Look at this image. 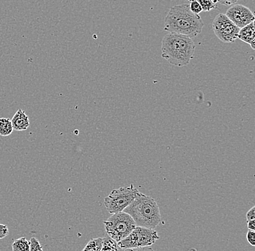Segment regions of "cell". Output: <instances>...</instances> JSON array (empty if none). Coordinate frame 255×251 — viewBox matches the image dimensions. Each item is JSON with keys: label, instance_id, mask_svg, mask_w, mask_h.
Returning a JSON list of instances; mask_svg holds the SVG:
<instances>
[{"label": "cell", "instance_id": "1", "mask_svg": "<svg viewBox=\"0 0 255 251\" xmlns=\"http://www.w3.org/2000/svg\"><path fill=\"white\" fill-rule=\"evenodd\" d=\"M204 23L200 16L189 9V4H178L170 8L165 18L164 30L188 37H195L202 31Z\"/></svg>", "mask_w": 255, "mask_h": 251}, {"label": "cell", "instance_id": "2", "mask_svg": "<svg viewBox=\"0 0 255 251\" xmlns=\"http://www.w3.org/2000/svg\"><path fill=\"white\" fill-rule=\"evenodd\" d=\"M162 57L169 63L177 67H183L190 63L195 52V44L192 39L178 34L168 33L162 40Z\"/></svg>", "mask_w": 255, "mask_h": 251}, {"label": "cell", "instance_id": "3", "mask_svg": "<svg viewBox=\"0 0 255 251\" xmlns=\"http://www.w3.org/2000/svg\"><path fill=\"white\" fill-rule=\"evenodd\" d=\"M124 212L132 217L136 227L155 229L161 222L160 212L155 200L140 192Z\"/></svg>", "mask_w": 255, "mask_h": 251}, {"label": "cell", "instance_id": "4", "mask_svg": "<svg viewBox=\"0 0 255 251\" xmlns=\"http://www.w3.org/2000/svg\"><path fill=\"white\" fill-rule=\"evenodd\" d=\"M104 225L107 235L117 243L127 238L136 227L132 217L124 212L113 214L104 221Z\"/></svg>", "mask_w": 255, "mask_h": 251}, {"label": "cell", "instance_id": "5", "mask_svg": "<svg viewBox=\"0 0 255 251\" xmlns=\"http://www.w3.org/2000/svg\"><path fill=\"white\" fill-rule=\"evenodd\" d=\"M139 191L133 185L116 189L105 198L104 204L108 212L111 214L122 212L134 201Z\"/></svg>", "mask_w": 255, "mask_h": 251}, {"label": "cell", "instance_id": "6", "mask_svg": "<svg viewBox=\"0 0 255 251\" xmlns=\"http://www.w3.org/2000/svg\"><path fill=\"white\" fill-rule=\"evenodd\" d=\"M159 237L154 229L135 227L134 230L122 241L118 243L122 249H140L152 246Z\"/></svg>", "mask_w": 255, "mask_h": 251}, {"label": "cell", "instance_id": "7", "mask_svg": "<svg viewBox=\"0 0 255 251\" xmlns=\"http://www.w3.org/2000/svg\"><path fill=\"white\" fill-rule=\"evenodd\" d=\"M213 29L217 37L224 43H232L238 39L240 28L229 20L226 14L219 13L213 23Z\"/></svg>", "mask_w": 255, "mask_h": 251}, {"label": "cell", "instance_id": "8", "mask_svg": "<svg viewBox=\"0 0 255 251\" xmlns=\"http://www.w3.org/2000/svg\"><path fill=\"white\" fill-rule=\"evenodd\" d=\"M226 15L239 28L255 21L254 13L250 8L242 4H235L226 12Z\"/></svg>", "mask_w": 255, "mask_h": 251}, {"label": "cell", "instance_id": "9", "mask_svg": "<svg viewBox=\"0 0 255 251\" xmlns=\"http://www.w3.org/2000/svg\"><path fill=\"white\" fill-rule=\"evenodd\" d=\"M13 130L17 132L27 130L30 126L29 118L22 109H18L11 119Z\"/></svg>", "mask_w": 255, "mask_h": 251}, {"label": "cell", "instance_id": "10", "mask_svg": "<svg viewBox=\"0 0 255 251\" xmlns=\"http://www.w3.org/2000/svg\"><path fill=\"white\" fill-rule=\"evenodd\" d=\"M255 21L248 24L246 26L240 28L239 32L238 39L242 40L244 42L250 44L253 49H255Z\"/></svg>", "mask_w": 255, "mask_h": 251}, {"label": "cell", "instance_id": "11", "mask_svg": "<svg viewBox=\"0 0 255 251\" xmlns=\"http://www.w3.org/2000/svg\"><path fill=\"white\" fill-rule=\"evenodd\" d=\"M119 244L109 236H107L103 238V246L100 251H124Z\"/></svg>", "mask_w": 255, "mask_h": 251}, {"label": "cell", "instance_id": "12", "mask_svg": "<svg viewBox=\"0 0 255 251\" xmlns=\"http://www.w3.org/2000/svg\"><path fill=\"white\" fill-rule=\"evenodd\" d=\"M13 132L11 119L8 118H0V135L7 137Z\"/></svg>", "mask_w": 255, "mask_h": 251}, {"label": "cell", "instance_id": "13", "mask_svg": "<svg viewBox=\"0 0 255 251\" xmlns=\"http://www.w3.org/2000/svg\"><path fill=\"white\" fill-rule=\"evenodd\" d=\"M12 248L13 251H30V242L23 237L15 240Z\"/></svg>", "mask_w": 255, "mask_h": 251}, {"label": "cell", "instance_id": "14", "mask_svg": "<svg viewBox=\"0 0 255 251\" xmlns=\"http://www.w3.org/2000/svg\"><path fill=\"white\" fill-rule=\"evenodd\" d=\"M102 246H103V238H95L88 243L82 251H100Z\"/></svg>", "mask_w": 255, "mask_h": 251}, {"label": "cell", "instance_id": "15", "mask_svg": "<svg viewBox=\"0 0 255 251\" xmlns=\"http://www.w3.org/2000/svg\"><path fill=\"white\" fill-rule=\"evenodd\" d=\"M201 7H202V11L204 12H209L212 9H217V0H197Z\"/></svg>", "mask_w": 255, "mask_h": 251}, {"label": "cell", "instance_id": "16", "mask_svg": "<svg viewBox=\"0 0 255 251\" xmlns=\"http://www.w3.org/2000/svg\"><path fill=\"white\" fill-rule=\"evenodd\" d=\"M189 5L191 12L195 15H199V13L202 12V7L197 0H192L190 1V4Z\"/></svg>", "mask_w": 255, "mask_h": 251}, {"label": "cell", "instance_id": "17", "mask_svg": "<svg viewBox=\"0 0 255 251\" xmlns=\"http://www.w3.org/2000/svg\"><path fill=\"white\" fill-rule=\"evenodd\" d=\"M29 242L30 251H43L42 247L36 238H32Z\"/></svg>", "mask_w": 255, "mask_h": 251}, {"label": "cell", "instance_id": "18", "mask_svg": "<svg viewBox=\"0 0 255 251\" xmlns=\"http://www.w3.org/2000/svg\"><path fill=\"white\" fill-rule=\"evenodd\" d=\"M247 239L249 244L252 246H255V231L249 230L247 234Z\"/></svg>", "mask_w": 255, "mask_h": 251}, {"label": "cell", "instance_id": "19", "mask_svg": "<svg viewBox=\"0 0 255 251\" xmlns=\"http://www.w3.org/2000/svg\"><path fill=\"white\" fill-rule=\"evenodd\" d=\"M8 233H9V229H8L7 226L0 224V240L6 238Z\"/></svg>", "mask_w": 255, "mask_h": 251}, {"label": "cell", "instance_id": "20", "mask_svg": "<svg viewBox=\"0 0 255 251\" xmlns=\"http://www.w3.org/2000/svg\"><path fill=\"white\" fill-rule=\"evenodd\" d=\"M239 0H217L218 2L224 6L233 5V4H235Z\"/></svg>", "mask_w": 255, "mask_h": 251}, {"label": "cell", "instance_id": "21", "mask_svg": "<svg viewBox=\"0 0 255 251\" xmlns=\"http://www.w3.org/2000/svg\"><path fill=\"white\" fill-rule=\"evenodd\" d=\"M255 220V207L252 208L247 214V221Z\"/></svg>", "mask_w": 255, "mask_h": 251}, {"label": "cell", "instance_id": "22", "mask_svg": "<svg viewBox=\"0 0 255 251\" xmlns=\"http://www.w3.org/2000/svg\"><path fill=\"white\" fill-rule=\"evenodd\" d=\"M247 228L249 230H252V231H255V220L249 221L247 222Z\"/></svg>", "mask_w": 255, "mask_h": 251}, {"label": "cell", "instance_id": "23", "mask_svg": "<svg viewBox=\"0 0 255 251\" xmlns=\"http://www.w3.org/2000/svg\"><path fill=\"white\" fill-rule=\"evenodd\" d=\"M141 251H154L151 249V246L149 247L141 248Z\"/></svg>", "mask_w": 255, "mask_h": 251}, {"label": "cell", "instance_id": "24", "mask_svg": "<svg viewBox=\"0 0 255 251\" xmlns=\"http://www.w3.org/2000/svg\"><path fill=\"white\" fill-rule=\"evenodd\" d=\"M124 251H141V248L140 249H125Z\"/></svg>", "mask_w": 255, "mask_h": 251}]
</instances>
